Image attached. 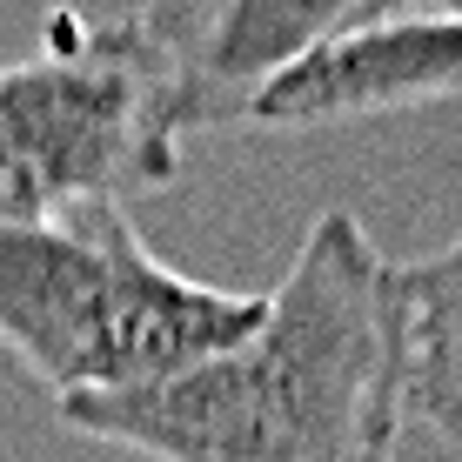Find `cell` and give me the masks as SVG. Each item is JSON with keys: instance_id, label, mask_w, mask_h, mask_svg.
<instances>
[{"instance_id": "cell-2", "label": "cell", "mask_w": 462, "mask_h": 462, "mask_svg": "<svg viewBox=\"0 0 462 462\" xmlns=\"http://www.w3.org/2000/svg\"><path fill=\"white\" fill-rule=\"evenodd\" d=\"M254 322L262 295L168 268L115 201L0 228V348L60 402L174 382Z\"/></svg>"}, {"instance_id": "cell-3", "label": "cell", "mask_w": 462, "mask_h": 462, "mask_svg": "<svg viewBox=\"0 0 462 462\" xmlns=\"http://www.w3.org/2000/svg\"><path fill=\"white\" fill-rule=\"evenodd\" d=\"M181 134L148 88L101 47L47 27V47L0 68V228L54 221L174 181Z\"/></svg>"}, {"instance_id": "cell-6", "label": "cell", "mask_w": 462, "mask_h": 462, "mask_svg": "<svg viewBox=\"0 0 462 462\" xmlns=\"http://www.w3.org/2000/svg\"><path fill=\"white\" fill-rule=\"evenodd\" d=\"M409 409L462 449V242L402 268Z\"/></svg>"}, {"instance_id": "cell-5", "label": "cell", "mask_w": 462, "mask_h": 462, "mask_svg": "<svg viewBox=\"0 0 462 462\" xmlns=\"http://www.w3.org/2000/svg\"><path fill=\"white\" fill-rule=\"evenodd\" d=\"M462 94V7H369L254 101V127H336Z\"/></svg>"}, {"instance_id": "cell-1", "label": "cell", "mask_w": 462, "mask_h": 462, "mask_svg": "<svg viewBox=\"0 0 462 462\" xmlns=\"http://www.w3.org/2000/svg\"><path fill=\"white\" fill-rule=\"evenodd\" d=\"M402 416V268L342 208L309 221L235 348L134 395L60 402L74 436L148 462H395Z\"/></svg>"}, {"instance_id": "cell-4", "label": "cell", "mask_w": 462, "mask_h": 462, "mask_svg": "<svg viewBox=\"0 0 462 462\" xmlns=\"http://www.w3.org/2000/svg\"><path fill=\"white\" fill-rule=\"evenodd\" d=\"M369 14V0H154V7L60 14L74 41L121 60L162 101L174 134L248 121L254 101L309 47Z\"/></svg>"}]
</instances>
